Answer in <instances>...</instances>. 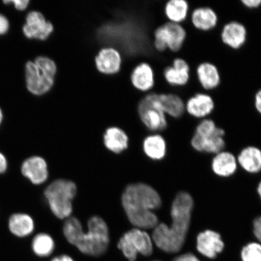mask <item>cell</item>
Wrapping results in <instances>:
<instances>
[{
	"label": "cell",
	"instance_id": "74e56055",
	"mask_svg": "<svg viewBox=\"0 0 261 261\" xmlns=\"http://www.w3.org/2000/svg\"><path fill=\"white\" fill-rule=\"evenodd\" d=\"M257 191L261 200V181H260L258 186H257Z\"/></svg>",
	"mask_w": 261,
	"mask_h": 261
},
{
	"label": "cell",
	"instance_id": "6da1fadb",
	"mask_svg": "<svg viewBox=\"0 0 261 261\" xmlns=\"http://www.w3.org/2000/svg\"><path fill=\"white\" fill-rule=\"evenodd\" d=\"M194 200L187 192L175 196L171 208V224L159 223L153 230L155 246L166 253H177L182 249L190 227Z\"/></svg>",
	"mask_w": 261,
	"mask_h": 261
},
{
	"label": "cell",
	"instance_id": "ac0fdd59",
	"mask_svg": "<svg viewBox=\"0 0 261 261\" xmlns=\"http://www.w3.org/2000/svg\"><path fill=\"white\" fill-rule=\"evenodd\" d=\"M22 175L35 185H41L47 180L48 176L46 162L39 156H34L24 161L22 165Z\"/></svg>",
	"mask_w": 261,
	"mask_h": 261
},
{
	"label": "cell",
	"instance_id": "4dcf8cb0",
	"mask_svg": "<svg viewBox=\"0 0 261 261\" xmlns=\"http://www.w3.org/2000/svg\"><path fill=\"white\" fill-rule=\"evenodd\" d=\"M241 3L248 10H256L261 6V0H241Z\"/></svg>",
	"mask_w": 261,
	"mask_h": 261
},
{
	"label": "cell",
	"instance_id": "83f0119b",
	"mask_svg": "<svg viewBox=\"0 0 261 261\" xmlns=\"http://www.w3.org/2000/svg\"><path fill=\"white\" fill-rule=\"evenodd\" d=\"M34 63L42 73L47 76L55 78L57 73V65L52 59L41 55L35 59Z\"/></svg>",
	"mask_w": 261,
	"mask_h": 261
},
{
	"label": "cell",
	"instance_id": "7c38bea8",
	"mask_svg": "<svg viewBox=\"0 0 261 261\" xmlns=\"http://www.w3.org/2000/svg\"><path fill=\"white\" fill-rule=\"evenodd\" d=\"M189 20L195 30L201 32H210L217 28L219 18L216 11L208 5L190 4Z\"/></svg>",
	"mask_w": 261,
	"mask_h": 261
},
{
	"label": "cell",
	"instance_id": "44dd1931",
	"mask_svg": "<svg viewBox=\"0 0 261 261\" xmlns=\"http://www.w3.org/2000/svg\"><path fill=\"white\" fill-rule=\"evenodd\" d=\"M103 141L104 145L110 151L119 154L128 148L129 137L119 127L110 126L103 134Z\"/></svg>",
	"mask_w": 261,
	"mask_h": 261
},
{
	"label": "cell",
	"instance_id": "9a60e30c",
	"mask_svg": "<svg viewBox=\"0 0 261 261\" xmlns=\"http://www.w3.org/2000/svg\"><path fill=\"white\" fill-rule=\"evenodd\" d=\"M224 241L219 233L212 230H205L199 233L196 240V249L201 255L213 259L223 252Z\"/></svg>",
	"mask_w": 261,
	"mask_h": 261
},
{
	"label": "cell",
	"instance_id": "30bf717a",
	"mask_svg": "<svg viewBox=\"0 0 261 261\" xmlns=\"http://www.w3.org/2000/svg\"><path fill=\"white\" fill-rule=\"evenodd\" d=\"M26 86L33 95L40 97L50 92L55 84V78L48 77L39 69L34 61L25 66Z\"/></svg>",
	"mask_w": 261,
	"mask_h": 261
},
{
	"label": "cell",
	"instance_id": "484cf974",
	"mask_svg": "<svg viewBox=\"0 0 261 261\" xmlns=\"http://www.w3.org/2000/svg\"><path fill=\"white\" fill-rule=\"evenodd\" d=\"M9 227L14 236L22 238L29 236L34 231L35 224L29 215L15 214L10 218Z\"/></svg>",
	"mask_w": 261,
	"mask_h": 261
},
{
	"label": "cell",
	"instance_id": "836d02e7",
	"mask_svg": "<svg viewBox=\"0 0 261 261\" xmlns=\"http://www.w3.org/2000/svg\"><path fill=\"white\" fill-rule=\"evenodd\" d=\"M254 107L257 113L261 116V88L254 94Z\"/></svg>",
	"mask_w": 261,
	"mask_h": 261
},
{
	"label": "cell",
	"instance_id": "7a4b0ae2",
	"mask_svg": "<svg viewBox=\"0 0 261 261\" xmlns=\"http://www.w3.org/2000/svg\"><path fill=\"white\" fill-rule=\"evenodd\" d=\"M122 204L127 217L135 228L142 230L154 228L159 224L154 210L161 207L162 202L158 191L147 184H130L124 191Z\"/></svg>",
	"mask_w": 261,
	"mask_h": 261
},
{
	"label": "cell",
	"instance_id": "f35d334b",
	"mask_svg": "<svg viewBox=\"0 0 261 261\" xmlns=\"http://www.w3.org/2000/svg\"><path fill=\"white\" fill-rule=\"evenodd\" d=\"M3 120V113L1 109H0V124H1Z\"/></svg>",
	"mask_w": 261,
	"mask_h": 261
},
{
	"label": "cell",
	"instance_id": "52a82bcc",
	"mask_svg": "<svg viewBox=\"0 0 261 261\" xmlns=\"http://www.w3.org/2000/svg\"><path fill=\"white\" fill-rule=\"evenodd\" d=\"M117 246L127 260L136 261L139 254L151 256L154 244L152 237L145 230L133 228L120 237Z\"/></svg>",
	"mask_w": 261,
	"mask_h": 261
},
{
	"label": "cell",
	"instance_id": "f1b7e54d",
	"mask_svg": "<svg viewBox=\"0 0 261 261\" xmlns=\"http://www.w3.org/2000/svg\"><path fill=\"white\" fill-rule=\"evenodd\" d=\"M242 261H261V244L258 242L248 243L241 250Z\"/></svg>",
	"mask_w": 261,
	"mask_h": 261
},
{
	"label": "cell",
	"instance_id": "3957f363",
	"mask_svg": "<svg viewBox=\"0 0 261 261\" xmlns=\"http://www.w3.org/2000/svg\"><path fill=\"white\" fill-rule=\"evenodd\" d=\"M63 233L68 243L88 256H102L110 246L109 227L100 217L90 218L88 222L87 231L84 230L77 218H68L63 226Z\"/></svg>",
	"mask_w": 261,
	"mask_h": 261
},
{
	"label": "cell",
	"instance_id": "ba28073f",
	"mask_svg": "<svg viewBox=\"0 0 261 261\" xmlns=\"http://www.w3.org/2000/svg\"><path fill=\"white\" fill-rule=\"evenodd\" d=\"M187 38V31L184 25L166 21L155 29L154 47L159 53L167 50L178 53L184 47Z\"/></svg>",
	"mask_w": 261,
	"mask_h": 261
},
{
	"label": "cell",
	"instance_id": "e575fe53",
	"mask_svg": "<svg viewBox=\"0 0 261 261\" xmlns=\"http://www.w3.org/2000/svg\"><path fill=\"white\" fill-rule=\"evenodd\" d=\"M9 29V22L5 16L0 15V35H4Z\"/></svg>",
	"mask_w": 261,
	"mask_h": 261
},
{
	"label": "cell",
	"instance_id": "d4e9b609",
	"mask_svg": "<svg viewBox=\"0 0 261 261\" xmlns=\"http://www.w3.org/2000/svg\"><path fill=\"white\" fill-rule=\"evenodd\" d=\"M237 162L245 171L257 174L261 171V150L255 146H247L241 151Z\"/></svg>",
	"mask_w": 261,
	"mask_h": 261
},
{
	"label": "cell",
	"instance_id": "4fadbf2b",
	"mask_svg": "<svg viewBox=\"0 0 261 261\" xmlns=\"http://www.w3.org/2000/svg\"><path fill=\"white\" fill-rule=\"evenodd\" d=\"M166 83L169 86L181 88L187 86L190 81L191 67L184 58L175 54L171 64L166 66L163 71Z\"/></svg>",
	"mask_w": 261,
	"mask_h": 261
},
{
	"label": "cell",
	"instance_id": "603a6c76",
	"mask_svg": "<svg viewBox=\"0 0 261 261\" xmlns=\"http://www.w3.org/2000/svg\"><path fill=\"white\" fill-rule=\"evenodd\" d=\"M237 160L229 152L221 151L217 153L212 162V169L215 174L221 177H228L236 172Z\"/></svg>",
	"mask_w": 261,
	"mask_h": 261
},
{
	"label": "cell",
	"instance_id": "cb8c5ba5",
	"mask_svg": "<svg viewBox=\"0 0 261 261\" xmlns=\"http://www.w3.org/2000/svg\"><path fill=\"white\" fill-rule=\"evenodd\" d=\"M143 149L149 159L161 161L166 155L167 144L161 134L152 133L143 140Z\"/></svg>",
	"mask_w": 261,
	"mask_h": 261
},
{
	"label": "cell",
	"instance_id": "ffe728a7",
	"mask_svg": "<svg viewBox=\"0 0 261 261\" xmlns=\"http://www.w3.org/2000/svg\"><path fill=\"white\" fill-rule=\"evenodd\" d=\"M158 93L160 102L166 116L178 119L185 115V100L179 94L173 92Z\"/></svg>",
	"mask_w": 261,
	"mask_h": 261
},
{
	"label": "cell",
	"instance_id": "d6a6232c",
	"mask_svg": "<svg viewBox=\"0 0 261 261\" xmlns=\"http://www.w3.org/2000/svg\"><path fill=\"white\" fill-rule=\"evenodd\" d=\"M173 261H201L195 254L192 253H186L179 254Z\"/></svg>",
	"mask_w": 261,
	"mask_h": 261
},
{
	"label": "cell",
	"instance_id": "5b68a950",
	"mask_svg": "<svg viewBox=\"0 0 261 261\" xmlns=\"http://www.w3.org/2000/svg\"><path fill=\"white\" fill-rule=\"evenodd\" d=\"M225 136V130L218 126L214 120H200L195 126L191 144L196 151L216 154L223 151L226 145Z\"/></svg>",
	"mask_w": 261,
	"mask_h": 261
},
{
	"label": "cell",
	"instance_id": "1f68e13d",
	"mask_svg": "<svg viewBox=\"0 0 261 261\" xmlns=\"http://www.w3.org/2000/svg\"><path fill=\"white\" fill-rule=\"evenodd\" d=\"M5 4L13 3L15 8L19 11H23L28 7L30 1L28 0H13V1H5Z\"/></svg>",
	"mask_w": 261,
	"mask_h": 261
},
{
	"label": "cell",
	"instance_id": "8992f818",
	"mask_svg": "<svg viewBox=\"0 0 261 261\" xmlns=\"http://www.w3.org/2000/svg\"><path fill=\"white\" fill-rule=\"evenodd\" d=\"M138 112L140 120L149 132L160 133L167 129L168 117L163 112L159 93L151 90L139 101Z\"/></svg>",
	"mask_w": 261,
	"mask_h": 261
},
{
	"label": "cell",
	"instance_id": "d6986e66",
	"mask_svg": "<svg viewBox=\"0 0 261 261\" xmlns=\"http://www.w3.org/2000/svg\"><path fill=\"white\" fill-rule=\"evenodd\" d=\"M130 82L136 89L142 92L151 91L155 84L154 72L151 65L145 63L137 65L130 74Z\"/></svg>",
	"mask_w": 261,
	"mask_h": 261
},
{
	"label": "cell",
	"instance_id": "9c48e42d",
	"mask_svg": "<svg viewBox=\"0 0 261 261\" xmlns=\"http://www.w3.org/2000/svg\"><path fill=\"white\" fill-rule=\"evenodd\" d=\"M22 31L26 38L43 42L53 34L54 26L41 12L34 11L29 12L26 16Z\"/></svg>",
	"mask_w": 261,
	"mask_h": 261
},
{
	"label": "cell",
	"instance_id": "8fae6325",
	"mask_svg": "<svg viewBox=\"0 0 261 261\" xmlns=\"http://www.w3.org/2000/svg\"><path fill=\"white\" fill-rule=\"evenodd\" d=\"M214 98L202 90L185 101V112L188 116L198 120L208 118L215 110Z\"/></svg>",
	"mask_w": 261,
	"mask_h": 261
},
{
	"label": "cell",
	"instance_id": "ab89813d",
	"mask_svg": "<svg viewBox=\"0 0 261 261\" xmlns=\"http://www.w3.org/2000/svg\"><path fill=\"white\" fill-rule=\"evenodd\" d=\"M152 261H162V260H152Z\"/></svg>",
	"mask_w": 261,
	"mask_h": 261
},
{
	"label": "cell",
	"instance_id": "d590c367",
	"mask_svg": "<svg viewBox=\"0 0 261 261\" xmlns=\"http://www.w3.org/2000/svg\"><path fill=\"white\" fill-rule=\"evenodd\" d=\"M50 261H76L73 257L68 254H61L55 256Z\"/></svg>",
	"mask_w": 261,
	"mask_h": 261
},
{
	"label": "cell",
	"instance_id": "8d00e7d4",
	"mask_svg": "<svg viewBox=\"0 0 261 261\" xmlns=\"http://www.w3.org/2000/svg\"><path fill=\"white\" fill-rule=\"evenodd\" d=\"M8 163L4 155L0 152V173H4L7 169Z\"/></svg>",
	"mask_w": 261,
	"mask_h": 261
},
{
	"label": "cell",
	"instance_id": "f546056e",
	"mask_svg": "<svg viewBox=\"0 0 261 261\" xmlns=\"http://www.w3.org/2000/svg\"><path fill=\"white\" fill-rule=\"evenodd\" d=\"M253 231L257 242L261 244V216L257 217L253 222Z\"/></svg>",
	"mask_w": 261,
	"mask_h": 261
},
{
	"label": "cell",
	"instance_id": "2e32d148",
	"mask_svg": "<svg viewBox=\"0 0 261 261\" xmlns=\"http://www.w3.org/2000/svg\"><path fill=\"white\" fill-rule=\"evenodd\" d=\"M196 77L201 89L210 92L220 86L221 77L217 65L208 61L202 62L195 68Z\"/></svg>",
	"mask_w": 261,
	"mask_h": 261
},
{
	"label": "cell",
	"instance_id": "5bb4252c",
	"mask_svg": "<svg viewBox=\"0 0 261 261\" xmlns=\"http://www.w3.org/2000/svg\"><path fill=\"white\" fill-rule=\"evenodd\" d=\"M247 29L242 22L231 20L221 28L220 38L223 44L233 50H240L247 40Z\"/></svg>",
	"mask_w": 261,
	"mask_h": 261
},
{
	"label": "cell",
	"instance_id": "e0dca14e",
	"mask_svg": "<svg viewBox=\"0 0 261 261\" xmlns=\"http://www.w3.org/2000/svg\"><path fill=\"white\" fill-rule=\"evenodd\" d=\"M94 61L99 73L105 75H114L120 71L122 60L121 55L116 49L105 47L100 49Z\"/></svg>",
	"mask_w": 261,
	"mask_h": 261
},
{
	"label": "cell",
	"instance_id": "277c9868",
	"mask_svg": "<svg viewBox=\"0 0 261 261\" xmlns=\"http://www.w3.org/2000/svg\"><path fill=\"white\" fill-rule=\"evenodd\" d=\"M76 192L77 187L74 182L58 179L45 189L44 195L53 214L63 220L68 219L72 213V201Z\"/></svg>",
	"mask_w": 261,
	"mask_h": 261
},
{
	"label": "cell",
	"instance_id": "4316f807",
	"mask_svg": "<svg viewBox=\"0 0 261 261\" xmlns=\"http://www.w3.org/2000/svg\"><path fill=\"white\" fill-rule=\"evenodd\" d=\"M55 247L54 238L47 233H39L32 241L33 252L42 258L50 256L54 252Z\"/></svg>",
	"mask_w": 261,
	"mask_h": 261
},
{
	"label": "cell",
	"instance_id": "7402d4cb",
	"mask_svg": "<svg viewBox=\"0 0 261 261\" xmlns=\"http://www.w3.org/2000/svg\"><path fill=\"white\" fill-rule=\"evenodd\" d=\"M190 10L187 0H168L165 3L164 14L168 21L182 24L189 19Z\"/></svg>",
	"mask_w": 261,
	"mask_h": 261
}]
</instances>
